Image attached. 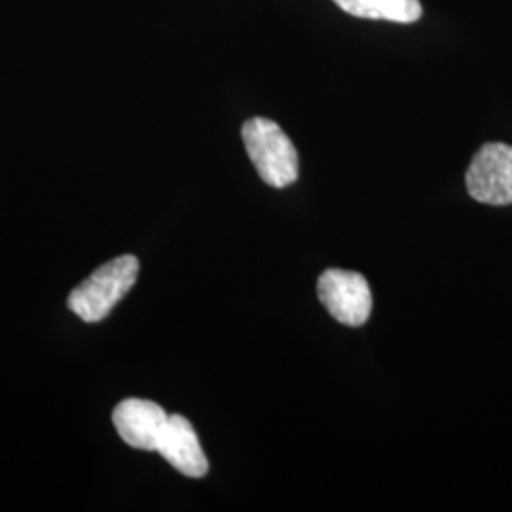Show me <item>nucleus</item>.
I'll return each mask as SVG.
<instances>
[{
  "label": "nucleus",
  "mask_w": 512,
  "mask_h": 512,
  "mask_svg": "<svg viewBox=\"0 0 512 512\" xmlns=\"http://www.w3.org/2000/svg\"><path fill=\"white\" fill-rule=\"evenodd\" d=\"M243 145L258 177L274 188H285L298 179V152L289 135L268 118H251L241 128Z\"/></svg>",
  "instance_id": "1"
},
{
  "label": "nucleus",
  "mask_w": 512,
  "mask_h": 512,
  "mask_svg": "<svg viewBox=\"0 0 512 512\" xmlns=\"http://www.w3.org/2000/svg\"><path fill=\"white\" fill-rule=\"evenodd\" d=\"M139 275L137 256L124 255L97 268L69 294V310L86 323H99L131 291Z\"/></svg>",
  "instance_id": "2"
},
{
  "label": "nucleus",
  "mask_w": 512,
  "mask_h": 512,
  "mask_svg": "<svg viewBox=\"0 0 512 512\" xmlns=\"http://www.w3.org/2000/svg\"><path fill=\"white\" fill-rule=\"evenodd\" d=\"M469 196L486 205H512V147L488 143L480 148L467 169Z\"/></svg>",
  "instance_id": "3"
},
{
  "label": "nucleus",
  "mask_w": 512,
  "mask_h": 512,
  "mask_svg": "<svg viewBox=\"0 0 512 512\" xmlns=\"http://www.w3.org/2000/svg\"><path fill=\"white\" fill-rule=\"evenodd\" d=\"M317 296L330 315L348 327L365 325L372 311V293L366 277L330 268L317 281Z\"/></svg>",
  "instance_id": "4"
},
{
  "label": "nucleus",
  "mask_w": 512,
  "mask_h": 512,
  "mask_svg": "<svg viewBox=\"0 0 512 512\" xmlns=\"http://www.w3.org/2000/svg\"><path fill=\"white\" fill-rule=\"evenodd\" d=\"M169 414L160 404L145 399H126L112 412V423L126 444L137 450L156 452Z\"/></svg>",
  "instance_id": "5"
},
{
  "label": "nucleus",
  "mask_w": 512,
  "mask_h": 512,
  "mask_svg": "<svg viewBox=\"0 0 512 512\" xmlns=\"http://www.w3.org/2000/svg\"><path fill=\"white\" fill-rule=\"evenodd\" d=\"M156 452L181 475L202 478L209 471V461L192 423L179 414L169 416Z\"/></svg>",
  "instance_id": "6"
},
{
  "label": "nucleus",
  "mask_w": 512,
  "mask_h": 512,
  "mask_svg": "<svg viewBox=\"0 0 512 512\" xmlns=\"http://www.w3.org/2000/svg\"><path fill=\"white\" fill-rule=\"evenodd\" d=\"M353 18L416 23L423 14L420 0H332Z\"/></svg>",
  "instance_id": "7"
}]
</instances>
